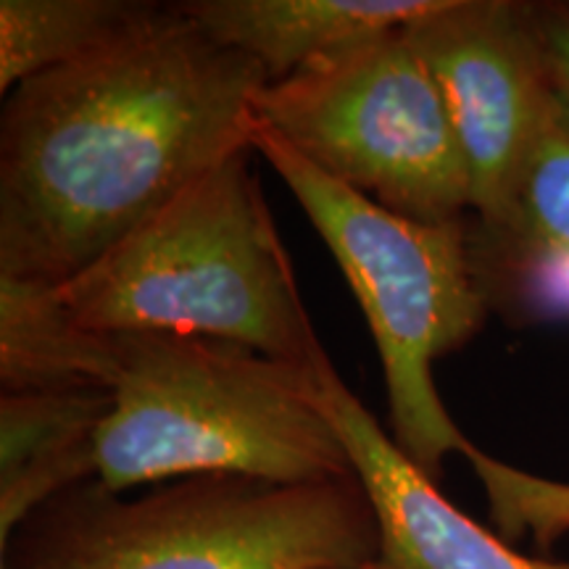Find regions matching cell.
<instances>
[{
  "label": "cell",
  "mask_w": 569,
  "mask_h": 569,
  "mask_svg": "<svg viewBox=\"0 0 569 569\" xmlns=\"http://www.w3.org/2000/svg\"><path fill=\"white\" fill-rule=\"evenodd\" d=\"M267 84L177 3L6 96L0 274L67 284L198 174L251 146Z\"/></svg>",
  "instance_id": "6da1fadb"
},
{
  "label": "cell",
  "mask_w": 569,
  "mask_h": 569,
  "mask_svg": "<svg viewBox=\"0 0 569 569\" xmlns=\"http://www.w3.org/2000/svg\"><path fill=\"white\" fill-rule=\"evenodd\" d=\"M113 340V407L98 432V480L113 493L201 475L277 486L356 478L317 403V359L293 365L172 332H117Z\"/></svg>",
  "instance_id": "7a4b0ae2"
},
{
  "label": "cell",
  "mask_w": 569,
  "mask_h": 569,
  "mask_svg": "<svg viewBox=\"0 0 569 569\" xmlns=\"http://www.w3.org/2000/svg\"><path fill=\"white\" fill-rule=\"evenodd\" d=\"M253 146L184 184L67 284L88 330L172 332L311 365L322 351L253 172Z\"/></svg>",
  "instance_id": "3957f363"
},
{
  "label": "cell",
  "mask_w": 569,
  "mask_h": 569,
  "mask_svg": "<svg viewBox=\"0 0 569 569\" xmlns=\"http://www.w3.org/2000/svg\"><path fill=\"white\" fill-rule=\"evenodd\" d=\"M380 525L359 478L201 475L127 498L92 478L32 511L0 569H367Z\"/></svg>",
  "instance_id": "277c9868"
},
{
  "label": "cell",
  "mask_w": 569,
  "mask_h": 569,
  "mask_svg": "<svg viewBox=\"0 0 569 569\" xmlns=\"http://www.w3.org/2000/svg\"><path fill=\"white\" fill-rule=\"evenodd\" d=\"M251 146L322 234L365 311L386 375L390 438L419 472L436 480L467 440L440 401L432 365L459 351L488 317L469 248V219L430 224L382 209L319 172L256 119Z\"/></svg>",
  "instance_id": "5b68a950"
},
{
  "label": "cell",
  "mask_w": 569,
  "mask_h": 569,
  "mask_svg": "<svg viewBox=\"0 0 569 569\" xmlns=\"http://www.w3.org/2000/svg\"><path fill=\"white\" fill-rule=\"evenodd\" d=\"M253 113L319 172L382 209L430 224L472 213L459 134L403 27L264 84Z\"/></svg>",
  "instance_id": "8992f818"
},
{
  "label": "cell",
  "mask_w": 569,
  "mask_h": 569,
  "mask_svg": "<svg viewBox=\"0 0 569 569\" xmlns=\"http://www.w3.org/2000/svg\"><path fill=\"white\" fill-rule=\"evenodd\" d=\"M403 32L438 82L459 134L472 222H496L557 119L536 3L438 0Z\"/></svg>",
  "instance_id": "52a82bcc"
},
{
  "label": "cell",
  "mask_w": 569,
  "mask_h": 569,
  "mask_svg": "<svg viewBox=\"0 0 569 569\" xmlns=\"http://www.w3.org/2000/svg\"><path fill=\"white\" fill-rule=\"evenodd\" d=\"M315 396L343 440L380 525V553L367 569H569V561L525 557L453 507L436 480L398 451L327 351L315 361Z\"/></svg>",
  "instance_id": "ba28073f"
},
{
  "label": "cell",
  "mask_w": 569,
  "mask_h": 569,
  "mask_svg": "<svg viewBox=\"0 0 569 569\" xmlns=\"http://www.w3.org/2000/svg\"><path fill=\"white\" fill-rule=\"evenodd\" d=\"M469 248L490 311L515 325L569 322V130L559 113L503 217L469 219Z\"/></svg>",
  "instance_id": "9c48e42d"
},
{
  "label": "cell",
  "mask_w": 569,
  "mask_h": 569,
  "mask_svg": "<svg viewBox=\"0 0 569 569\" xmlns=\"http://www.w3.org/2000/svg\"><path fill=\"white\" fill-rule=\"evenodd\" d=\"M438 0H188L177 3L213 42L248 56L267 84L401 30Z\"/></svg>",
  "instance_id": "30bf717a"
},
{
  "label": "cell",
  "mask_w": 569,
  "mask_h": 569,
  "mask_svg": "<svg viewBox=\"0 0 569 569\" xmlns=\"http://www.w3.org/2000/svg\"><path fill=\"white\" fill-rule=\"evenodd\" d=\"M111 390L0 393V546L32 511L98 478Z\"/></svg>",
  "instance_id": "8fae6325"
},
{
  "label": "cell",
  "mask_w": 569,
  "mask_h": 569,
  "mask_svg": "<svg viewBox=\"0 0 569 569\" xmlns=\"http://www.w3.org/2000/svg\"><path fill=\"white\" fill-rule=\"evenodd\" d=\"M117 340L88 330L63 303L59 284L0 274V386L34 390H111Z\"/></svg>",
  "instance_id": "7c38bea8"
},
{
  "label": "cell",
  "mask_w": 569,
  "mask_h": 569,
  "mask_svg": "<svg viewBox=\"0 0 569 569\" xmlns=\"http://www.w3.org/2000/svg\"><path fill=\"white\" fill-rule=\"evenodd\" d=\"M134 0H3L0 3V90L96 51L146 11Z\"/></svg>",
  "instance_id": "4fadbf2b"
},
{
  "label": "cell",
  "mask_w": 569,
  "mask_h": 569,
  "mask_svg": "<svg viewBox=\"0 0 569 569\" xmlns=\"http://www.w3.org/2000/svg\"><path fill=\"white\" fill-rule=\"evenodd\" d=\"M465 459L472 467L488 498V511L496 532L503 540L532 536L540 549L549 551L569 532V482L538 478L511 465H503L478 446H469Z\"/></svg>",
  "instance_id": "5bb4252c"
},
{
  "label": "cell",
  "mask_w": 569,
  "mask_h": 569,
  "mask_svg": "<svg viewBox=\"0 0 569 569\" xmlns=\"http://www.w3.org/2000/svg\"><path fill=\"white\" fill-rule=\"evenodd\" d=\"M536 24L559 122L569 130V3H536Z\"/></svg>",
  "instance_id": "9a60e30c"
}]
</instances>
